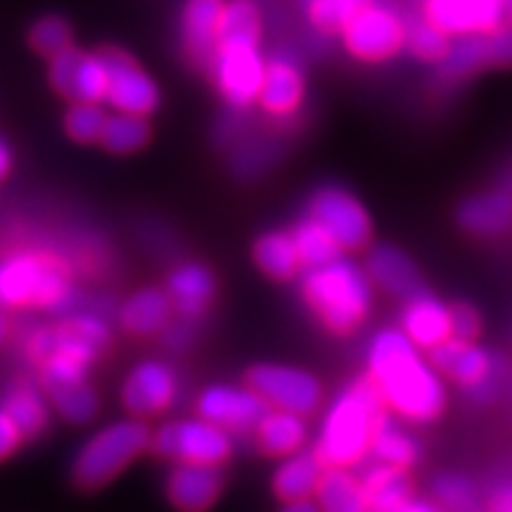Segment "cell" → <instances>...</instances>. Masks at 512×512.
Returning a JSON list of instances; mask_svg holds the SVG:
<instances>
[{
	"mask_svg": "<svg viewBox=\"0 0 512 512\" xmlns=\"http://www.w3.org/2000/svg\"><path fill=\"white\" fill-rule=\"evenodd\" d=\"M152 444V432L143 420H121L107 425L83 444L74 460L72 479L83 491L107 486L124 467L136 460Z\"/></svg>",
	"mask_w": 512,
	"mask_h": 512,
	"instance_id": "5b68a950",
	"label": "cell"
},
{
	"mask_svg": "<svg viewBox=\"0 0 512 512\" xmlns=\"http://www.w3.org/2000/svg\"><path fill=\"white\" fill-rule=\"evenodd\" d=\"M453 309V337L465 339V342H479L484 332V320L472 304L458 302L451 304Z\"/></svg>",
	"mask_w": 512,
	"mask_h": 512,
	"instance_id": "b9f144b4",
	"label": "cell"
},
{
	"mask_svg": "<svg viewBox=\"0 0 512 512\" xmlns=\"http://www.w3.org/2000/svg\"><path fill=\"white\" fill-rule=\"evenodd\" d=\"M399 330L425 354L453 337V309L425 287L401 299Z\"/></svg>",
	"mask_w": 512,
	"mask_h": 512,
	"instance_id": "ac0fdd59",
	"label": "cell"
},
{
	"mask_svg": "<svg viewBox=\"0 0 512 512\" xmlns=\"http://www.w3.org/2000/svg\"><path fill=\"white\" fill-rule=\"evenodd\" d=\"M107 117L110 114L105 112L102 102H72V107L64 114V131L74 143H98Z\"/></svg>",
	"mask_w": 512,
	"mask_h": 512,
	"instance_id": "ab89813d",
	"label": "cell"
},
{
	"mask_svg": "<svg viewBox=\"0 0 512 512\" xmlns=\"http://www.w3.org/2000/svg\"><path fill=\"white\" fill-rule=\"evenodd\" d=\"M174 304L166 290H157V287H145L138 290L133 297H128L124 306L119 309V323L121 328L131 335L150 337L157 332H164L166 325L171 323L174 316Z\"/></svg>",
	"mask_w": 512,
	"mask_h": 512,
	"instance_id": "83f0119b",
	"label": "cell"
},
{
	"mask_svg": "<svg viewBox=\"0 0 512 512\" xmlns=\"http://www.w3.org/2000/svg\"><path fill=\"white\" fill-rule=\"evenodd\" d=\"M512 67V29L494 34H470L453 38L446 60L437 67L439 81L444 86H458L486 69Z\"/></svg>",
	"mask_w": 512,
	"mask_h": 512,
	"instance_id": "4fadbf2b",
	"label": "cell"
},
{
	"mask_svg": "<svg viewBox=\"0 0 512 512\" xmlns=\"http://www.w3.org/2000/svg\"><path fill=\"white\" fill-rule=\"evenodd\" d=\"M458 226L479 240H496L512 230V195L489 190L467 197L458 207Z\"/></svg>",
	"mask_w": 512,
	"mask_h": 512,
	"instance_id": "cb8c5ba5",
	"label": "cell"
},
{
	"mask_svg": "<svg viewBox=\"0 0 512 512\" xmlns=\"http://www.w3.org/2000/svg\"><path fill=\"white\" fill-rule=\"evenodd\" d=\"M3 411L15 422L22 439H36L48 430L50 408L41 384L31 380H15L3 399Z\"/></svg>",
	"mask_w": 512,
	"mask_h": 512,
	"instance_id": "f1b7e54d",
	"label": "cell"
},
{
	"mask_svg": "<svg viewBox=\"0 0 512 512\" xmlns=\"http://www.w3.org/2000/svg\"><path fill=\"white\" fill-rule=\"evenodd\" d=\"M74 299L67 266L46 252L0 259V309H64Z\"/></svg>",
	"mask_w": 512,
	"mask_h": 512,
	"instance_id": "277c9868",
	"label": "cell"
},
{
	"mask_svg": "<svg viewBox=\"0 0 512 512\" xmlns=\"http://www.w3.org/2000/svg\"><path fill=\"white\" fill-rule=\"evenodd\" d=\"M264 12L256 0H226L221 10L216 46L219 43H261Z\"/></svg>",
	"mask_w": 512,
	"mask_h": 512,
	"instance_id": "d6a6232c",
	"label": "cell"
},
{
	"mask_svg": "<svg viewBox=\"0 0 512 512\" xmlns=\"http://www.w3.org/2000/svg\"><path fill=\"white\" fill-rule=\"evenodd\" d=\"M486 508L496 512H512V477L501 479L496 486H491L486 496Z\"/></svg>",
	"mask_w": 512,
	"mask_h": 512,
	"instance_id": "ee69618b",
	"label": "cell"
},
{
	"mask_svg": "<svg viewBox=\"0 0 512 512\" xmlns=\"http://www.w3.org/2000/svg\"><path fill=\"white\" fill-rule=\"evenodd\" d=\"M5 337H8V318H5L3 309H0V344L5 342Z\"/></svg>",
	"mask_w": 512,
	"mask_h": 512,
	"instance_id": "7dc6e473",
	"label": "cell"
},
{
	"mask_svg": "<svg viewBox=\"0 0 512 512\" xmlns=\"http://www.w3.org/2000/svg\"><path fill=\"white\" fill-rule=\"evenodd\" d=\"M29 46L36 55L53 60L55 55H60L62 50L72 46V27H69L64 17H41L29 31Z\"/></svg>",
	"mask_w": 512,
	"mask_h": 512,
	"instance_id": "60d3db41",
	"label": "cell"
},
{
	"mask_svg": "<svg viewBox=\"0 0 512 512\" xmlns=\"http://www.w3.org/2000/svg\"><path fill=\"white\" fill-rule=\"evenodd\" d=\"M226 491V477L216 465L178 463L166 477V498L178 510L202 512L214 508Z\"/></svg>",
	"mask_w": 512,
	"mask_h": 512,
	"instance_id": "d6986e66",
	"label": "cell"
},
{
	"mask_svg": "<svg viewBox=\"0 0 512 512\" xmlns=\"http://www.w3.org/2000/svg\"><path fill=\"white\" fill-rule=\"evenodd\" d=\"M50 86L69 102H105L107 69L98 53L69 46L50 60Z\"/></svg>",
	"mask_w": 512,
	"mask_h": 512,
	"instance_id": "2e32d148",
	"label": "cell"
},
{
	"mask_svg": "<svg viewBox=\"0 0 512 512\" xmlns=\"http://www.w3.org/2000/svg\"><path fill=\"white\" fill-rule=\"evenodd\" d=\"M306 214L323 226L344 254H363L375 242V226L366 204L342 185H323L306 202Z\"/></svg>",
	"mask_w": 512,
	"mask_h": 512,
	"instance_id": "9c48e42d",
	"label": "cell"
},
{
	"mask_svg": "<svg viewBox=\"0 0 512 512\" xmlns=\"http://www.w3.org/2000/svg\"><path fill=\"white\" fill-rule=\"evenodd\" d=\"M370 458L380 460V463L413 470V467L420 463V444L418 439L408 432V425H403V422L392 418V415H387L373 437Z\"/></svg>",
	"mask_w": 512,
	"mask_h": 512,
	"instance_id": "1f68e13d",
	"label": "cell"
},
{
	"mask_svg": "<svg viewBox=\"0 0 512 512\" xmlns=\"http://www.w3.org/2000/svg\"><path fill=\"white\" fill-rule=\"evenodd\" d=\"M294 247H297L299 259H302L304 271L309 268L330 264L337 256H342V247L337 245V240L325 230L313 216L304 214L294 226L290 228Z\"/></svg>",
	"mask_w": 512,
	"mask_h": 512,
	"instance_id": "836d02e7",
	"label": "cell"
},
{
	"mask_svg": "<svg viewBox=\"0 0 512 512\" xmlns=\"http://www.w3.org/2000/svg\"><path fill=\"white\" fill-rule=\"evenodd\" d=\"M252 261L273 283H292L304 273L290 230H266L252 245Z\"/></svg>",
	"mask_w": 512,
	"mask_h": 512,
	"instance_id": "4316f807",
	"label": "cell"
},
{
	"mask_svg": "<svg viewBox=\"0 0 512 512\" xmlns=\"http://www.w3.org/2000/svg\"><path fill=\"white\" fill-rule=\"evenodd\" d=\"M226 0H185L181 10V36L185 53L197 67H209L216 50L221 10Z\"/></svg>",
	"mask_w": 512,
	"mask_h": 512,
	"instance_id": "d4e9b609",
	"label": "cell"
},
{
	"mask_svg": "<svg viewBox=\"0 0 512 512\" xmlns=\"http://www.w3.org/2000/svg\"><path fill=\"white\" fill-rule=\"evenodd\" d=\"M306 102V74L297 57L278 50L266 57L264 81H261L256 105L271 121L287 124L299 117Z\"/></svg>",
	"mask_w": 512,
	"mask_h": 512,
	"instance_id": "5bb4252c",
	"label": "cell"
},
{
	"mask_svg": "<svg viewBox=\"0 0 512 512\" xmlns=\"http://www.w3.org/2000/svg\"><path fill=\"white\" fill-rule=\"evenodd\" d=\"M10 169H12V152L10 147L0 140V181L10 174Z\"/></svg>",
	"mask_w": 512,
	"mask_h": 512,
	"instance_id": "bcb514c9",
	"label": "cell"
},
{
	"mask_svg": "<svg viewBox=\"0 0 512 512\" xmlns=\"http://www.w3.org/2000/svg\"><path fill=\"white\" fill-rule=\"evenodd\" d=\"M373 0H304V19L320 38H337Z\"/></svg>",
	"mask_w": 512,
	"mask_h": 512,
	"instance_id": "d590c367",
	"label": "cell"
},
{
	"mask_svg": "<svg viewBox=\"0 0 512 512\" xmlns=\"http://www.w3.org/2000/svg\"><path fill=\"white\" fill-rule=\"evenodd\" d=\"M195 411L200 418L214 422L233 437H238V434H249L254 430V425L268 411V406L249 384H242V387L238 384H211L197 396Z\"/></svg>",
	"mask_w": 512,
	"mask_h": 512,
	"instance_id": "9a60e30c",
	"label": "cell"
},
{
	"mask_svg": "<svg viewBox=\"0 0 512 512\" xmlns=\"http://www.w3.org/2000/svg\"><path fill=\"white\" fill-rule=\"evenodd\" d=\"M363 268L377 292L394 299H406L408 294L422 290L418 266L403 249L394 245H370L363 252Z\"/></svg>",
	"mask_w": 512,
	"mask_h": 512,
	"instance_id": "7402d4cb",
	"label": "cell"
},
{
	"mask_svg": "<svg viewBox=\"0 0 512 512\" xmlns=\"http://www.w3.org/2000/svg\"><path fill=\"white\" fill-rule=\"evenodd\" d=\"M451 46H453V38L446 36L441 29L432 27L430 22H425L422 17L408 19L406 53L411 55L413 60L437 69L439 64L446 60Z\"/></svg>",
	"mask_w": 512,
	"mask_h": 512,
	"instance_id": "74e56055",
	"label": "cell"
},
{
	"mask_svg": "<svg viewBox=\"0 0 512 512\" xmlns=\"http://www.w3.org/2000/svg\"><path fill=\"white\" fill-rule=\"evenodd\" d=\"M363 375L373 382L389 415L408 427H430L448 411L444 375L432 366L425 351L399 330L380 328L363 354Z\"/></svg>",
	"mask_w": 512,
	"mask_h": 512,
	"instance_id": "6da1fadb",
	"label": "cell"
},
{
	"mask_svg": "<svg viewBox=\"0 0 512 512\" xmlns=\"http://www.w3.org/2000/svg\"><path fill=\"white\" fill-rule=\"evenodd\" d=\"M150 136L152 128L147 124V117L117 112L107 117L98 143L112 155H133L150 143Z\"/></svg>",
	"mask_w": 512,
	"mask_h": 512,
	"instance_id": "e575fe53",
	"label": "cell"
},
{
	"mask_svg": "<svg viewBox=\"0 0 512 512\" xmlns=\"http://www.w3.org/2000/svg\"><path fill=\"white\" fill-rule=\"evenodd\" d=\"M107 69V100L117 112L147 117L159 107V88L155 79L136 62V57L117 46L98 50Z\"/></svg>",
	"mask_w": 512,
	"mask_h": 512,
	"instance_id": "7c38bea8",
	"label": "cell"
},
{
	"mask_svg": "<svg viewBox=\"0 0 512 512\" xmlns=\"http://www.w3.org/2000/svg\"><path fill=\"white\" fill-rule=\"evenodd\" d=\"M358 475H361L368 512H403L406 505L418 496L408 467L373 460L370 465H363Z\"/></svg>",
	"mask_w": 512,
	"mask_h": 512,
	"instance_id": "603a6c76",
	"label": "cell"
},
{
	"mask_svg": "<svg viewBox=\"0 0 512 512\" xmlns=\"http://www.w3.org/2000/svg\"><path fill=\"white\" fill-rule=\"evenodd\" d=\"M178 375L162 361H143L131 370L121 387V403L131 418L145 420L162 415L174 406Z\"/></svg>",
	"mask_w": 512,
	"mask_h": 512,
	"instance_id": "e0dca14e",
	"label": "cell"
},
{
	"mask_svg": "<svg viewBox=\"0 0 512 512\" xmlns=\"http://www.w3.org/2000/svg\"><path fill=\"white\" fill-rule=\"evenodd\" d=\"M408 19L392 3L373 0L339 34L342 50L366 67H382L406 53Z\"/></svg>",
	"mask_w": 512,
	"mask_h": 512,
	"instance_id": "8992f818",
	"label": "cell"
},
{
	"mask_svg": "<svg viewBox=\"0 0 512 512\" xmlns=\"http://www.w3.org/2000/svg\"><path fill=\"white\" fill-rule=\"evenodd\" d=\"M249 434H252L256 451L273 460L290 458L311 444L309 418L280 411V408H268Z\"/></svg>",
	"mask_w": 512,
	"mask_h": 512,
	"instance_id": "44dd1931",
	"label": "cell"
},
{
	"mask_svg": "<svg viewBox=\"0 0 512 512\" xmlns=\"http://www.w3.org/2000/svg\"><path fill=\"white\" fill-rule=\"evenodd\" d=\"M323 470V463L313 456L311 448L309 451L304 448V451L280 460L271 479V491L280 508L304 512L318 510L316 501H313V491H316Z\"/></svg>",
	"mask_w": 512,
	"mask_h": 512,
	"instance_id": "ffe728a7",
	"label": "cell"
},
{
	"mask_svg": "<svg viewBox=\"0 0 512 512\" xmlns=\"http://www.w3.org/2000/svg\"><path fill=\"white\" fill-rule=\"evenodd\" d=\"M22 444V434H19L17 425L10 420V415L0 408V460L10 458Z\"/></svg>",
	"mask_w": 512,
	"mask_h": 512,
	"instance_id": "7bdbcfd3",
	"label": "cell"
},
{
	"mask_svg": "<svg viewBox=\"0 0 512 512\" xmlns=\"http://www.w3.org/2000/svg\"><path fill=\"white\" fill-rule=\"evenodd\" d=\"M432 501L439 505V510H477L479 508V491L477 484L470 477L458 475V472H444L432 482Z\"/></svg>",
	"mask_w": 512,
	"mask_h": 512,
	"instance_id": "f35d334b",
	"label": "cell"
},
{
	"mask_svg": "<svg viewBox=\"0 0 512 512\" xmlns=\"http://www.w3.org/2000/svg\"><path fill=\"white\" fill-rule=\"evenodd\" d=\"M432 366L444 375L446 382L456 384L472 401H491L498 384V361L479 342L451 337L441 347L427 354Z\"/></svg>",
	"mask_w": 512,
	"mask_h": 512,
	"instance_id": "8fae6325",
	"label": "cell"
},
{
	"mask_svg": "<svg viewBox=\"0 0 512 512\" xmlns=\"http://www.w3.org/2000/svg\"><path fill=\"white\" fill-rule=\"evenodd\" d=\"M313 501L325 512H368L358 470L349 467H325L320 475Z\"/></svg>",
	"mask_w": 512,
	"mask_h": 512,
	"instance_id": "4dcf8cb0",
	"label": "cell"
},
{
	"mask_svg": "<svg viewBox=\"0 0 512 512\" xmlns=\"http://www.w3.org/2000/svg\"><path fill=\"white\" fill-rule=\"evenodd\" d=\"M323 418L311 441V451L323 467L358 470L370 460V446L389 411L366 375L351 380L325 401Z\"/></svg>",
	"mask_w": 512,
	"mask_h": 512,
	"instance_id": "3957f363",
	"label": "cell"
},
{
	"mask_svg": "<svg viewBox=\"0 0 512 512\" xmlns=\"http://www.w3.org/2000/svg\"><path fill=\"white\" fill-rule=\"evenodd\" d=\"M43 392L55 406V411L67 422L74 425H86L95 418L100 401L93 384L88 382V375L83 377H60V380H38Z\"/></svg>",
	"mask_w": 512,
	"mask_h": 512,
	"instance_id": "f546056e",
	"label": "cell"
},
{
	"mask_svg": "<svg viewBox=\"0 0 512 512\" xmlns=\"http://www.w3.org/2000/svg\"><path fill=\"white\" fill-rule=\"evenodd\" d=\"M245 384L266 401L268 408H280L304 418H316L328 401L316 373L287 363H254L247 368Z\"/></svg>",
	"mask_w": 512,
	"mask_h": 512,
	"instance_id": "52a82bcc",
	"label": "cell"
},
{
	"mask_svg": "<svg viewBox=\"0 0 512 512\" xmlns=\"http://www.w3.org/2000/svg\"><path fill=\"white\" fill-rule=\"evenodd\" d=\"M152 448L157 456L176 460V463H197L223 467L233 458V434L214 425V422L197 418L164 422L152 434Z\"/></svg>",
	"mask_w": 512,
	"mask_h": 512,
	"instance_id": "ba28073f",
	"label": "cell"
},
{
	"mask_svg": "<svg viewBox=\"0 0 512 512\" xmlns=\"http://www.w3.org/2000/svg\"><path fill=\"white\" fill-rule=\"evenodd\" d=\"M164 335H166V344L174 349H183L188 347L190 339H192V332H190V325H166L164 328Z\"/></svg>",
	"mask_w": 512,
	"mask_h": 512,
	"instance_id": "f6af8a7d",
	"label": "cell"
},
{
	"mask_svg": "<svg viewBox=\"0 0 512 512\" xmlns=\"http://www.w3.org/2000/svg\"><path fill=\"white\" fill-rule=\"evenodd\" d=\"M418 17L451 38L475 34V0H418Z\"/></svg>",
	"mask_w": 512,
	"mask_h": 512,
	"instance_id": "8d00e7d4",
	"label": "cell"
},
{
	"mask_svg": "<svg viewBox=\"0 0 512 512\" xmlns=\"http://www.w3.org/2000/svg\"><path fill=\"white\" fill-rule=\"evenodd\" d=\"M297 287L306 313L335 339L356 337L375 311L377 290L363 264H356L349 254L304 271Z\"/></svg>",
	"mask_w": 512,
	"mask_h": 512,
	"instance_id": "7a4b0ae2",
	"label": "cell"
},
{
	"mask_svg": "<svg viewBox=\"0 0 512 512\" xmlns=\"http://www.w3.org/2000/svg\"><path fill=\"white\" fill-rule=\"evenodd\" d=\"M216 275L211 273L209 266L197 264H181L174 273L169 275L166 292H169L171 304L181 313L185 320L200 318L211 309L216 299Z\"/></svg>",
	"mask_w": 512,
	"mask_h": 512,
	"instance_id": "484cf974",
	"label": "cell"
},
{
	"mask_svg": "<svg viewBox=\"0 0 512 512\" xmlns=\"http://www.w3.org/2000/svg\"><path fill=\"white\" fill-rule=\"evenodd\" d=\"M207 69L216 91L233 110L256 105L266 69L261 43H219Z\"/></svg>",
	"mask_w": 512,
	"mask_h": 512,
	"instance_id": "30bf717a",
	"label": "cell"
}]
</instances>
